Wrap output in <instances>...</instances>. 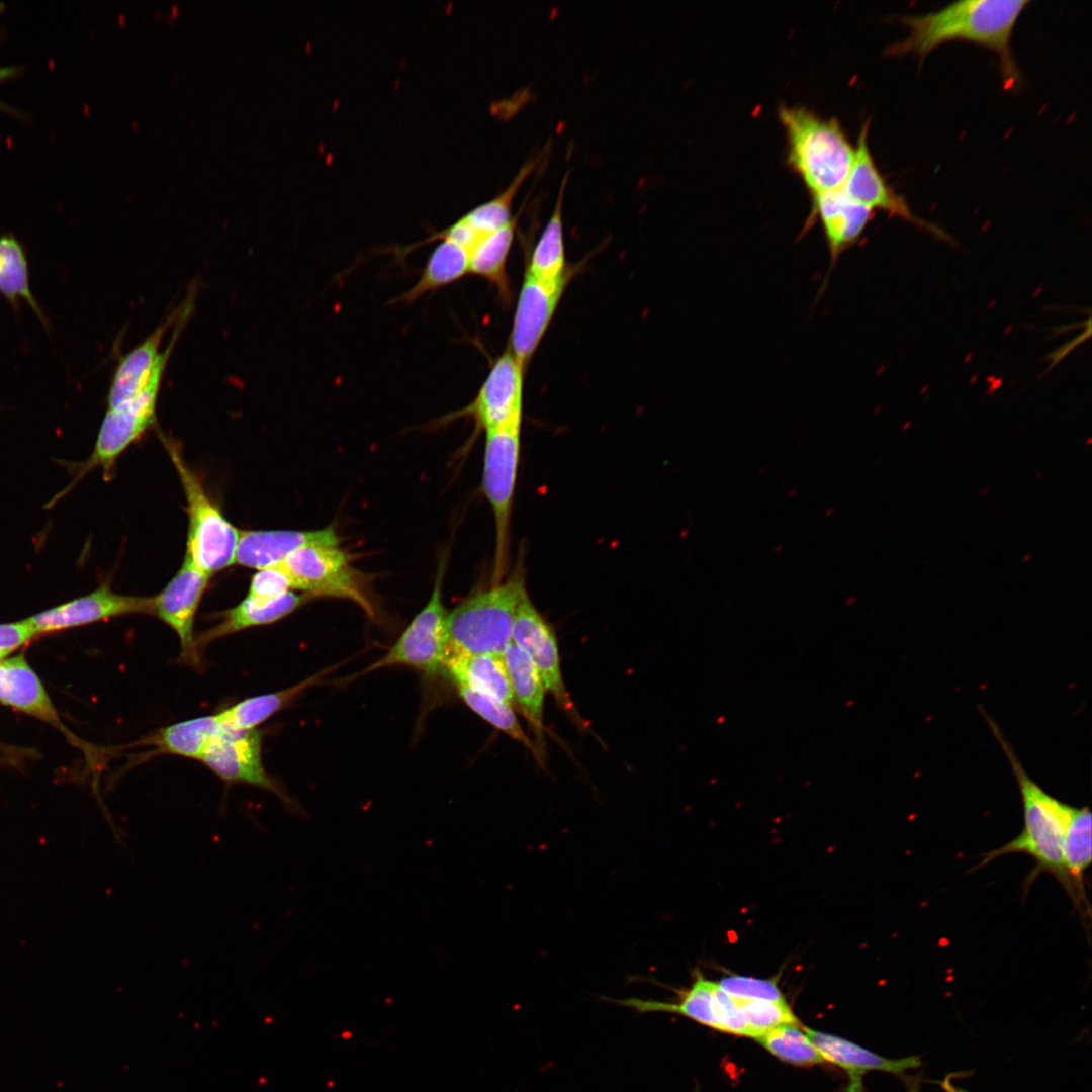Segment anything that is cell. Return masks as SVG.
Segmentation results:
<instances>
[{
	"label": "cell",
	"mask_w": 1092,
	"mask_h": 1092,
	"mask_svg": "<svg viewBox=\"0 0 1092 1092\" xmlns=\"http://www.w3.org/2000/svg\"><path fill=\"white\" fill-rule=\"evenodd\" d=\"M222 726L217 714L181 721L158 730L145 741L160 752L199 760L210 739Z\"/></svg>",
	"instance_id": "4dcf8cb0"
},
{
	"label": "cell",
	"mask_w": 1092,
	"mask_h": 1092,
	"mask_svg": "<svg viewBox=\"0 0 1092 1092\" xmlns=\"http://www.w3.org/2000/svg\"><path fill=\"white\" fill-rule=\"evenodd\" d=\"M311 598L307 594H296L292 590L269 600L247 596L237 606L220 614L217 624L195 637L197 647L200 650L215 639L248 628L275 623Z\"/></svg>",
	"instance_id": "44dd1931"
},
{
	"label": "cell",
	"mask_w": 1092,
	"mask_h": 1092,
	"mask_svg": "<svg viewBox=\"0 0 1092 1092\" xmlns=\"http://www.w3.org/2000/svg\"><path fill=\"white\" fill-rule=\"evenodd\" d=\"M778 1059L796 1066H813L825 1061L808 1037L802 1024H785L755 1039Z\"/></svg>",
	"instance_id": "836d02e7"
},
{
	"label": "cell",
	"mask_w": 1092,
	"mask_h": 1092,
	"mask_svg": "<svg viewBox=\"0 0 1092 1092\" xmlns=\"http://www.w3.org/2000/svg\"><path fill=\"white\" fill-rule=\"evenodd\" d=\"M210 575L198 569L187 555L166 587L154 597V615L178 636L180 659L195 668L202 665L194 636L195 615Z\"/></svg>",
	"instance_id": "7c38bea8"
},
{
	"label": "cell",
	"mask_w": 1092,
	"mask_h": 1092,
	"mask_svg": "<svg viewBox=\"0 0 1092 1092\" xmlns=\"http://www.w3.org/2000/svg\"><path fill=\"white\" fill-rule=\"evenodd\" d=\"M715 999L717 1003L720 1031L735 1035L748 1036V1028L740 1014L735 999L715 985Z\"/></svg>",
	"instance_id": "f35d334b"
},
{
	"label": "cell",
	"mask_w": 1092,
	"mask_h": 1092,
	"mask_svg": "<svg viewBox=\"0 0 1092 1092\" xmlns=\"http://www.w3.org/2000/svg\"><path fill=\"white\" fill-rule=\"evenodd\" d=\"M526 370L507 349L492 363L475 398L446 419L471 417L485 432L521 427Z\"/></svg>",
	"instance_id": "30bf717a"
},
{
	"label": "cell",
	"mask_w": 1092,
	"mask_h": 1092,
	"mask_svg": "<svg viewBox=\"0 0 1092 1092\" xmlns=\"http://www.w3.org/2000/svg\"><path fill=\"white\" fill-rule=\"evenodd\" d=\"M444 671L453 682H462L488 694L511 707L515 704L503 654L455 655L446 658Z\"/></svg>",
	"instance_id": "d4e9b609"
},
{
	"label": "cell",
	"mask_w": 1092,
	"mask_h": 1092,
	"mask_svg": "<svg viewBox=\"0 0 1092 1092\" xmlns=\"http://www.w3.org/2000/svg\"><path fill=\"white\" fill-rule=\"evenodd\" d=\"M226 783H243L270 791L285 803L290 799L267 775L262 762V735L257 729L222 724L199 759Z\"/></svg>",
	"instance_id": "8fae6325"
},
{
	"label": "cell",
	"mask_w": 1092,
	"mask_h": 1092,
	"mask_svg": "<svg viewBox=\"0 0 1092 1092\" xmlns=\"http://www.w3.org/2000/svg\"><path fill=\"white\" fill-rule=\"evenodd\" d=\"M715 985L716 982H712L698 973L691 987L679 992L678 1000L675 1002L636 997L608 1000L631 1008L638 1013L665 1012L678 1014L700 1024L720 1030Z\"/></svg>",
	"instance_id": "cb8c5ba5"
},
{
	"label": "cell",
	"mask_w": 1092,
	"mask_h": 1092,
	"mask_svg": "<svg viewBox=\"0 0 1092 1092\" xmlns=\"http://www.w3.org/2000/svg\"><path fill=\"white\" fill-rule=\"evenodd\" d=\"M132 614L154 615V597L120 595L103 583L86 596L38 613L25 621L39 634Z\"/></svg>",
	"instance_id": "9a60e30c"
},
{
	"label": "cell",
	"mask_w": 1092,
	"mask_h": 1092,
	"mask_svg": "<svg viewBox=\"0 0 1092 1092\" xmlns=\"http://www.w3.org/2000/svg\"><path fill=\"white\" fill-rule=\"evenodd\" d=\"M519 215L506 225L482 236L469 252V273L494 285L503 300L511 299L507 262Z\"/></svg>",
	"instance_id": "83f0119b"
},
{
	"label": "cell",
	"mask_w": 1092,
	"mask_h": 1092,
	"mask_svg": "<svg viewBox=\"0 0 1092 1092\" xmlns=\"http://www.w3.org/2000/svg\"><path fill=\"white\" fill-rule=\"evenodd\" d=\"M0 702L62 727L57 710L42 682L23 654L0 660Z\"/></svg>",
	"instance_id": "ffe728a7"
},
{
	"label": "cell",
	"mask_w": 1092,
	"mask_h": 1092,
	"mask_svg": "<svg viewBox=\"0 0 1092 1092\" xmlns=\"http://www.w3.org/2000/svg\"><path fill=\"white\" fill-rule=\"evenodd\" d=\"M333 668L324 669L287 689L246 698L218 713L220 720L222 724L235 728L256 729L306 689L316 685Z\"/></svg>",
	"instance_id": "f546056e"
},
{
	"label": "cell",
	"mask_w": 1092,
	"mask_h": 1092,
	"mask_svg": "<svg viewBox=\"0 0 1092 1092\" xmlns=\"http://www.w3.org/2000/svg\"><path fill=\"white\" fill-rule=\"evenodd\" d=\"M956 1092H961V1091H956Z\"/></svg>",
	"instance_id": "ee69618b"
},
{
	"label": "cell",
	"mask_w": 1092,
	"mask_h": 1092,
	"mask_svg": "<svg viewBox=\"0 0 1092 1092\" xmlns=\"http://www.w3.org/2000/svg\"><path fill=\"white\" fill-rule=\"evenodd\" d=\"M276 567L289 578L293 589L314 597L351 600L370 617L374 606L350 566L348 554L339 546L307 545L289 553Z\"/></svg>",
	"instance_id": "ba28073f"
},
{
	"label": "cell",
	"mask_w": 1092,
	"mask_h": 1092,
	"mask_svg": "<svg viewBox=\"0 0 1092 1092\" xmlns=\"http://www.w3.org/2000/svg\"><path fill=\"white\" fill-rule=\"evenodd\" d=\"M454 685L460 698L473 712L527 748L534 749L531 740L519 723L513 707L462 682H454Z\"/></svg>",
	"instance_id": "e575fe53"
},
{
	"label": "cell",
	"mask_w": 1092,
	"mask_h": 1092,
	"mask_svg": "<svg viewBox=\"0 0 1092 1092\" xmlns=\"http://www.w3.org/2000/svg\"><path fill=\"white\" fill-rule=\"evenodd\" d=\"M982 713L1003 748L1016 778L1023 806V829L1003 846L985 853L976 869L1002 855L1024 853L1035 860L1026 885L1031 884L1039 874L1048 873L1058 880L1071 898L1072 890L1064 869L1063 847L1066 828L1074 807L1054 798L1030 779L997 724L984 711Z\"/></svg>",
	"instance_id": "7a4b0ae2"
},
{
	"label": "cell",
	"mask_w": 1092,
	"mask_h": 1092,
	"mask_svg": "<svg viewBox=\"0 0 1092 1092\" xmlns=\"http://www.w3.org/2000/svg\"><path fill=\"white\" fill-rule=\"evenodd\" d=\"M503 656L515 703L536 729H542L546 689L535 664L513 641Z\"/></svg>",
	"instance_id": "f1b7e54d"
},
{
	"label": "cell",
	"mask_w": 1092,
	"mask_h": 1092,
	"mask_svg": "<svg viewBox=\"0 0 1092 1092\" xmlns=\"http://www.w3.org/2000/svg\"><path fill=\"white\" fill-rule=\"evenodd\" d=\"M1025 0H964L924 15L904 16L909 35L888 49L892 56L925 58L937 47L956 40L988 48L1000 59L1002 74L1010 83L1018 77L1011 54V37Z\"/></svg>",
	"instance_id": "6da1fadb"
},
{
	"label": "cell",
	"mask_w": 1092,
	"mask_h": 1092,
	"mask_svg": "<svg viewBox=\"0 0 1092 1092\" xmlns=\"http://www.w3.org/2000/svg\"><path fill=\"white\" fill-rule=\"evenodd\" d=\"M9 653H11V652H7V651L0 652V660L4 659Z\"/></svg>",
	"instance_id": "7bdbcfd3"
},
{
	"label": "cell",
	"mask_w": 1092,
	"mask_h": 1092,
	"mask_svg": "<svg viewBox=\"0 0 1092 1092\" xmlns=\"http://www.w3.org/2000/svg\"><path fill=\"white\" fill-rule=\"evenodd\" d=\"M568 174L561 181L553 211L526 266V274L546 283L573 278L580 268L568 266L565 257L562 206Z\"/></svg>",
	"instance_id": "603a6c76"
},
{
	"label": "cell",
	"mask_w": 1092,
	"mask_h": 1092,
	"mask_svg": "<svg viewBox=\"0 0 1092 1092\" xmlns=\"http://www.w3.org/2000/svg\"><path fill=\"white\" fill-rule=\"evenodd\" d=\"M734 999L748 1028L749 1037L751 1038L756 1039L767 1031L781 1025H801V1022L786 1000L774 1002Z\"/></svg>",
	"instance_id": "d590c367"
},
{
	"label": "cell",
	"mask_w": 1092,
	"mask_h": 1092,
	"mask_svg": "<svg viewBox=\"0 0 1092 1092\" xmlns=\"http://www.w3.org/2000/svg\"><path fill=\"white\" fill-rule=\"evenodd\" d=\"M163 441L187 500L185 555L198 569L211 576L235 563L241 531L210 499L199 477L185 462L178 445L166 438Z\"/></svg>",
	"instance_id": "5b68a950"
},
{
	"label": "cell",
	"mask_w": 1092,
	"mask_h": 1092,
	"mask_svg": "<svg viewBox=\"0 0 1092 1092\" xmlns=\"http://www.w3.org/2000/svg\"><path fill=\"white\" fill-rule=\"evenodd\" d=\"M334 527L313 531H241L235 563L257 570L274 567L289 553L307 545L339 546Z\"/></svg>",
	"instance_id": "e0dca14e"
},
{
	"label": "cell",
	"mask_w": 1092,
	"mask_h": 1092,
	"mask_svg": "<svg viewBox=\"0 0 1092 1092\" xmlns=\"http://www.w3.org/2000/svg\"><path fill=\"white\" fill-rule=\"evenodd\" d=\"M512 641L518 645L535 664L546 691L566 710L573 705L565 689L558 646L554 631L531 602L526 593L517 607Z\"/></svg>",
	"instance_id": "2e32d148"
},
{
	"label": "cell",
	"mask_w": 1092,
	"mask_h": 1092,
	"mask_svg": "<svg viewBox=\"0 0 1092 1092\" xmlns=\"http://www.w3.org/2000/svg\"><path fill=\"white\" fill-rule=\"evenodd\" d=\"M571 279L546 283L525 273L508 348L524 368L531 362Z\"/></svg>",
	"instance_id": "5bb4252c"
},
{
	"label": "cell",
	"mask_w": 1092,
	"mask_h": 1092,
	"mask_svg": "<svg viewBox=\"0 0 1092 1092\" xmlns=\"http://www.w3.org/2000/svg\"><path fill=\"white\" fill-rule=\"evenodd\" d=\"M469 273V250L450 241L441 240L431 252L420 278L394 303L411 304L426 293L438 290Z\"/></svg>",
	"instance_id": "4316f807"
},
{
	"label": "cell",
	"mask_w": 1092,
	"mask_h": 1092,
	"mask_svg": "<svg viewBox=\"0 0 1092 1092\" xmlns=\"http://www.w3.org/2000/svg\"><path fill=\"white\" fill-rule=\"evenodd\" d=\"M2 9H3V7H2V5H0V11ZM16 73H17V68L16 67H12V66L2 67V68H0V81L12 78L13 76H15Z\"/></svg>",
	"instance_id": "60d3db41"
},
{
	"label": "cell",
	"mask_w": 1092,
	"mask_h": 1092,
	"mask_svg": "<svg viewBox=\"0 0 1092 1092\" xmlns=\"http://www.w3.org/2000/svg\"><path fill=\"white\" fill-rule=\"evenodd\" d=\"M908 1092H918L917 1084L912 1085Z\"/></svg>",
	"instance_id": "b9f144b4"
},
{
	"label": "cell",
	"mask_w": 1092,
	"mask_h": 1092,
	"mask_svg": "<svg viewBox=\"0 0 1092 1092\" xmlns=\"http://www.w3.org/2000/svg\"><path fill=\"white\" fill-rule=\"evenodd\" d=\"M37 635L25 621L0 625V652H12Z\"/></svg>",
	"instance_id": "ab89813d"
},
{
	"label": "cell",
	"mask_w": 1092,
	"mask_h": 1092,
	"mask_svg": "<svg viewBox=\"0 0 1092 1092\" xmlns=\"http://www.w3.org/2000/svg\"><path fill=\"white\" fill-rule=\"evenodd\" d=\"M526 593L524 570L517 565L505 581L474 593L447 613V657L503 654L512 642L515 613Z\"/></svg>",
	"instance_id": "277c9868"
},
{
	"label": "cell",
	"mask_w": 1092,
	"mask_h": 1092,
	"mask_svg": "<svg viewBox=\"0 0 1092 1092\" xmlns=\"http://www.w3.org/2000/svg\"><path fill=\"white\" fill-rule=\"evenodd\" d=\"M1091 812L1088 807H1074L1064 838V869L1069 880L1073 901L1082 916H1089V904L1084 887V875L1091 864Z\"/></svg>",
	"instance_id": "484cf974"
},
{
	"label": "cell",
	"mask_w": 1092,
	"mask_h": 1092,
	"mask_svg": "<svg viewBox=\"0 0 1092 1092\" xmlns=\"http://www.w3.org/2000/svg\"><path fill=\"white\" fill-rule=\"evenodd\" d=\"M0 293L12 304L24 299L43 318L29 287L28 265L19 241L11 234L0 237Z\"/></svg>",
	"instance_id": "1f68e13d"
},
{
	"label": "cell",
	"mask_w": 1092,
	"mask_h": 1092,
	"mask_svg": "<svg viewBox=\"0 0 1092 1092\" xmlns=\"http://www.w3.org/2000/svg\"><path fill=\"white\" fill-rule=\"evenodd\" d=\"M193 307L183 304L170 342L161 352L153 374L144 389L132 398L107 408L90 458L81 466L77 480L94 467H101L108 477L117 458L139 440L156 421V408L163 375L183 327Z\"/></svg>",
	"instance_id": "8992f818"
},
{
	"label": "cell",
	"mask_w": 1092,
	"mask_h": 1092,
	"mask_svg": "<svg viewBox=\"0 0 1092 1092\" xmlns=\"http://www.w3.org/2000/svg\"><path fill=\"white\" fill-rule=\"evenodd\" d=\"M292 590L291 582L278 567L258 570L251 578L248 595L258 599H274Z\"/></svg>",
	"instance_id": "74e56055"
},
{
	"label": "cell",
	"mask_w": 1092,
	"mask_h": 1092,
	"mask_svg": "<svg viewBox=\"0 0 1092 1092\" xmlns=\"http://www.w3.org/2000/svg\"><path fill=\"white\" fill-rule=\"evenodd\" d=\"M868 132L869 120L860 128L853 164L841 190L851 200L873 211H885L891 216H897L916 225L939 240L948 241L949 236L945 232L916 216L905 198L887 183L870 151Z\"/></svg>",
	"instance_id": "4fadbf2b"
},
{
	"label": "cell",
	"mask_w": 1092,
	"mask_h": 1092,
	"mask_svg": "<svg viewBox=\"0 0 1092 1092\" xmlns=\"http://www.w3.org/2000/svg\"><path fill=\"white\" fill-rule=\"evenodd\" d=\"M445 564L440 563L430 600L396 642L362 673L391 665H407L429 675L444 671L447 657V612L442 602Z\"/></svg>",
	"instance_id": "9c48e42d"
},
{
	"label": "cell",
	"mask_w": 1092,
	"mask_h": 1092,
	"mask_svg": "<svg viewBox=\"0 0 1092 1092\" xmlns=\"http://www.w3.org/2000/svg\"><path fill=\"white\" fill-rule=\"evenodd\" d=\"M804 1031L820 1052L825 1062L843 1069L849 1078L846 1092H862V1077L870 1071L902 1073L920 1065L916 1056L888 1059L852 1041L803 1026Z\"/></svg>",
	"instance_id": "d6986e66"
},
{
	"label": "cell",
	"mask_w": 1092,
	"mask_h": 1092,
	"mask_svg": "<svg viewBox=\"0 0 1092 1092\" xmlns=\"http://www.w3.org/2000/svg\"><path fill=\"white\" fill-rule=\"evenodd\" d=\"M779 118L787 138V163L813 195L844 184L855 156L835 118H823L803 106L782 105Z\"/></svg>",
	"instance_id": "3957f363"
},
{
	"label": "cell",
	"mask_w": 1092,
	"mask_h": 1092,
	"mask_svg": "<svg viewBox=\"0 0 1092 1092\" xmlns=\"http://www.w3.org/2000/svg\"><path fill=\"white\" fill-rule=\"evenodd\" d=\"M719 988L731 997L743 1000L785 1001L776 979H758L746 976H726L717 982Z\"/></svg>",
	"instance_id": "8d00e7d4"
},
{
	"label": "cell",
	"mask_w": 1092,
	"mask_h": 1092,
	"mask_svg": "<svg viewBox=\"0 0 1092 1092\" xmlns=\"http://www.w3.org/2000/svg\"><path fill=\"white\" fill-rule=\"evenodd\" d=\"M537 162L535 158L527 161L507 188L492 199L469 210L462 218L481 236L506 225L513 218L511 209L516 193L532 173Z\"/></svg>",
	"instance_id": "d6a6232c"
},
{
	"label": "cell",
	"mask_w": 1092,
	"mask_h": 1092,
	"mask_svg": "<svg viewBox=\"0 0 1092 1092\" xmlns=\"http://www.w3.org/2000/svg\"><path fill=\"white\" fill-rule=\"evenodd\" d=\"M485 433L482 488L494 518V576L498 582L507 567L512 506L520 460L521 427Z\"/></svg>",
	"instance_id": "52a82bcc"
},
{
	"label": "cell",
	"mask_w": 1092,
	"mask_h": 1092,
	"mask_svg": "<svg viewBox=\"0 0 1092 1092\" xmlns=\"http://www.w3.org/2000/svg\"><path fill=\"white\" fill-rule=\"evenodd\" d=\"M812 214L822 225L834 267L841 254L862 236L874 211L851 200L841 188L813 195Z\"/></svg>",
	"instance_id": "ac0fdd59"
},
{
	"label": "cell",
	"mask_w": 1092,
	"mask_h": 1092,
	"mask_svg": "<svg viewBox=\"0 0 1092 1092\" xmlns=\"http://www.w3.org/2000/svg\"><path fill=\"white\" fill-rule=\"evenodd\" d=\"M179 308L161 323L142 343L124 355L112 377L107 395L108 407H114L140 393L149 382L161 354V343Z\"/></svg>",
	"instance_id": "7402d4cb"
}]
</instances>
